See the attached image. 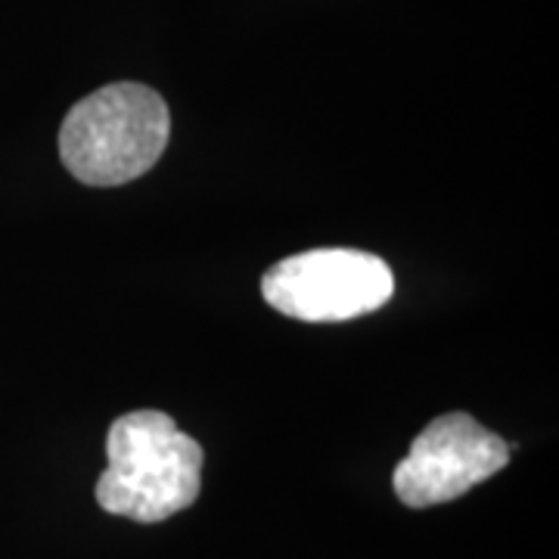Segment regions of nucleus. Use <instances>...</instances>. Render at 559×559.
I'll use <instances>...</instances> for the list:
<instances>
[{
	"instance_id": "nucleus-1",
	"label": "nucleus",
	"mask_w": 559,
	"mask_h": 559,
	"mask_svg": "<svg viewBox=\"0 0 559 559\" xmlns=\"http://www.w3.org/2000/svg\"><path fill=\"white\" fill-rule=\"evenodd\" d=\"M106 460L109 466L97 479L94 498L112 516L153 525L200 498L202 444L162 411H134L116 419L106 436Z\"/></svg>"
},
{
	"instance_id": "nucleus-2",
	"label": "nucleus",
	"mask_w": 559,
	"mask_h": 559,
	"mask_svg": "<svg viewBox=\"0 0 559 559\" xmlns=\"http://www.w3.org/2000/svg\"><path fill=\"white\" fill-rule=\"evenodd\" d=\"M171 112L153 87L116 81L79 100L60 128V159L87 187L138 180L162 159Z\"/></svg>"
},
{
	"instance_id": "nucleus-3",
	"label": "nucleus",
	"mask_w": 559,
	"mask_h": 559,
	"mask_svg": "<svg viewBox=\"0 0 559 559\" xmlns=\"http://www.w3.org/2000/svg\"><path fill=\"white\" fill-rule=\"evenodd\" d=\"M395 293L392 267L360 249H311L277 261L264 280V301L305 323H340L382 308Z\"/></svg>"
},
{
	"instance_id": "nucleus-4",
	"label": "nucleus",
	"mask_w": 559,
	"mask_h": 559,
	"mask_svg": "<svg viewBox=\"0 0 559 559\" xmlns=\"http://www.w3.org/2000/svg\"><path fill=\"white\" fill-rule=\"evenodd\" d=\"M510 463V444L469 414H441L395 466L392 488L404 507L426 510L463 498Z\"/></svg>"
}]
</instances>
